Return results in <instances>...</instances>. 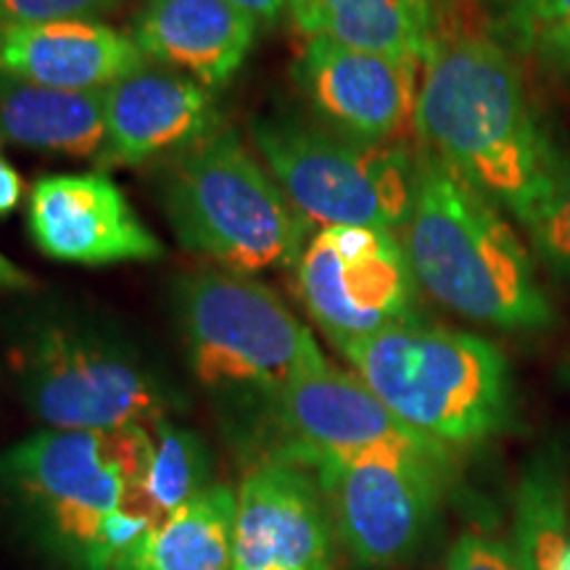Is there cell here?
<instances>
[{"label":"cell","mask_w":570,"mask_h":570,"mask_svg":"<svg viewBox=\"0 0 570 570\" xmlns=\"http://www.w3.org/2000/svg\"><path fill=\"white\" fill-rule=\"evenodd\" d=\"M415 135L518 223L550 194L568 154L541 122L515 56L470 24L460 0L423 61Z\"/></svg>","instance_id":"obj_1"},{"label":"cell","mask_w":570,"mask_h":570,"mask_svg":"<svg viewBox=\"0 0 570 570\" xmlns=\"http://www.w3.org/2000/svg\"><path fill=\"white\" fill-rule=\"evenodd\" d=\"M399 238L417 285L454 315L529 333L558 320L529 248L499 206L425 148L417 151L412 209Z\"/></svg>","instance_id":"obj_2"},{"label":"cell","mask_w":570,"mask_h":570,"mask_svg":"<svg viewBox=\"0 0 570 570\" xmlns=\"http://www.w3.org/2000/svg\"><path fill=\"white\" fill-rule=\"evenodd\" d=\"M338 352L402 423L444 446L487 441L515 415L508 360L473 333L412 323Z\"/></svg>","instance_id":"obj_3"},{"label":"cell","mask_w":570,"mask_h":570,"mask_svg":"<svg viewBox=\"0 0 570 570\" xmlns=\"http://www.w3.org/2000/svg\"><path fill=\"white\" fill-rule=\"evenodd\" d=\"M151 428L46 431L0 454V489L46 547L75 570H109L104 533L142 497Z\"/></svg>","instance_id":"obj_4"},{"label":"cell","mask_w":570,"mask_h":570,"mask_svg":"<svg viewBox=\"0 0 570 570\" xmlns=\"http://www.w3.org/2000/svg\"><path fill=\"white\" fill-rule=\"evenodd\" d=\"M164 212L188 252L246 277L296 267L309 240V223L225 127L175 154L164 175Z\"/></svg>","instance_id":"obj_5"},{"label":"cell","mask_w":570,"mask_h":570,"mask_svg":"<svg viewBox=\"0 0 570 570\" xmlns=\"http://www.w3.org/2000/svg\"><path fill=\"white\" fill-rule=\"evenodd\" d=\"M11 362L27 407L53 431L151 428L175 404L138 352L77 320H35L13 344Z\"/></svg>","instance_id":"obj_6"},{"label":"cell","mask_w":570,"mask_h":570,"mask_svg":"<svg viewBox=\"0 0 570 570\" xmlns=\"http://www.w3.org/2000/svg\"><path fill=\"white\" fill-rule=\"evenodd\" d=\"M177 315L190 367L219 394L267 402L294 377L327 362L283 298L246 275L206 269L185 277Z\"/></svg>","instance_id":"obj_7"},{"label":"cell","mask_w":570,"mask_h":570,"mask_svg":"<svg viewBox=\"0 0 570 570\" xmlns=\"http://www.w3.org/2000/svg\"><path fill=\"white\" fill-rule=\"evenodd\" d=\"M252 140L306 223L394 233L407 223L417 154L404 142L354 140L291 114L254 119Z\"/></svg>","instance_id":"obj_8"},{"label":"cell","mask_w":570,"mask_h":570,"mask_svg":"<svg viewBox=\"0 0 570 570\" xmlns=\"http://www.w3.org/2000/svg\"><path fill=\"white\" fill-rule=\"evenodd\" d=\"M294 269L298 298L336 348L417 323V277L394 230L320 227Z\"/></svg>","instance_id":"obj_9"},{"label":"cell","mask_w":570,"mask_h":570,"mask_svg":"<svg viewBox=\"0 0 570 570\" xmlns=\"http://www.w3.org/2000/svg\"><path fill=\"white\" fill-rule=\"evenodd\" d=\"M449 458L317 460L312 473L331 525L362 568L407 560L436 515Z\"/></svg>","instance_id":"obj_10"},{"label":"cell","mask_w":570,"mask_h":570,"mask_svg":"<svg viewBox=\"0 0 570 570\" xmlns=\"http://www.w3.org/2000/svg\"><path fill=\"white\" fill-rule=\"evenodd\" d=\"M281 444L269 458L309 468L317 460L449 458L446 446L402 423L356 375L331 362L267 399Z\"/></svg>","instance_id":"obj_11"},{"label":"cell","mask_w":570,"mask_h":570,"mask_svg":"<svg viewBox=\"0 0 570 570\" xmlns=\"http://www.w3.org/2000/svg\"><path fill=\"white\" fill-rule=\"evenodd\" d=\"M423 61L306 38L294 82L312 111L346 138L404 142L415 132Z\"/></svg>","instance_id":"obj_12"},{"label":"cell","mask_w":570,"mask_h":570,"mask_svg":"<svg viewBox=\"0 0 570 570\" xmlns=\"http://www.w3.org/2000/svg\"><path fill=\"white\" fill-rule=\"evenodd\" d=\"M235 494L230 570H336L331 515L304 468L267 458Z\"/></svg>","instance_id":"obj_13"},{"label":"cell","mask_w":570,"mask_h":570,"mask_svg":"<svg viewBox=\"0 0 570 570\" xmlns=\"http://www.w3.org/2000/svg\"><path fill=\"white\" fill-rule=\"evenodd\" d=\"M27 225L42 254L75 265L148 262L164 254L161 240L140 223L119 185L98 173L40 177Z\"/></svg>","instance_id":"obj_14"},{"label":"cell","mask_w":570,"mask_h":570,"mask_svg":"<svg viewBox=\"0 0 570 570\" xmlns=\"http://www.w3.org/2000/svg\"><path fill=\"white\" fill-rule=\"evenodd\" d=\"M148 67L135 38L85 19L9 21L0 30V71L59 90H109Z\"/></svg>","instance_id":"obj_15"},{"label":"cell","mask_w":570,"mask_h":570,"mask_svg":"<svg viewBox=\"0 0 570 570\" xmlns=\"http://www.w3.org/2000/svg\"><path fill=\"white\" fill-rule=\"evenodd\" d=\"M217 130L209 90L188 77L142 67L106 90L104 159L140 164L180 154Z\"/></svg>","instance_id":"obj_16"},{"label":"cell","mask_w":570,"mask_h":570,"mask_svg":"<svg viewBox=\"0 0 570 570\" xmlns=\"http://www.w3.org/2000/svg\"><path fill=\"white\" fill-rule=\"evenodd\" d=\"M259 21L227 0H151L135 24L148 59L190 75L204 88H223L246 61Z\"/></svg>","instance_id":"obj_17"},{"label":"cell","mask_w":570,"mask_h":570,"mask_svg":"<svg viewBox=\"0 0 570 570\" xmlns=\"http://www.w3.org/2000/svg\"><path fill=\"white\" fill-rule=\"evenodd\" d=\"M454 0H288L294 27L356 51L425 61Z\"/></svg>","instance_id":"obj_18"},{"label":"cell","mask_w":570,"mask_h":570,"mask_svg":"<svg viewBox=\"0 0 570 570\" xmlns=\"http://www.w3.org/2000/svg\"><path fill=\"white\" fill-rule=\"evenodd\" d=\"M0 140L92 156L106 140V90H59L0 71Z\"/></svg>","instance_id":"obj_19"},{"label":"cell","mask_w":570,"mask_h":570,"mask_svg":"<svg viewBox=\"0 0 570 570\" xmlns=\"http://www.w3.org/2000/svg\"><path fill=\"white\" fill-rule=\"evenodd\" d=\"M238 494L212 483L142 537L114 570H230Z\"/></svg>","instance_id":"obj_20"},{"label":"cell","mask_w":570,"mask_h":570,"mask_svg":"<svg viewBox=\"0 0 570 570\" xmlns=\"http://www.w3.org/2000/svg\"><path fill=\"white\" fill-rule=\"evenodd\" d=\"M520 570H562L568 550V483L558 452L533 454L515 499Z\"/></svg>","instance_id":"obj_21"},{"label":"cell","mask_w":570,"mask_h":570,"mask_svg":"<svg viewBox=\"0 0 570 570\" xmlns=\"http://www.w3.org/2000/svg\"><path fill=\"white\" fill-rule=\"evenodd\" d=\"M206 487L212 483L204 441L169 417L151 425V454L142 479V497L154 515L159 520L173 515Z\"/></svg>","instance_id":"obj_22"},{"label":"cell","mask_w":570,"mask_h":570,"mask_svg":"<svg viewBox=\"0 0 570 570\" xmlns=\"http://www.w3.org/2000/svg\"><path fill=\"white\" fill-rule=\"evenodd\" d=\"M520 225L529 230L531 244L547 267L570 281V154H566L550 194Z\"/></svg>","instance_id":"obj_23"},{"label":"cell","mask_w":570,"mask_h":570,"mask_svg":"<svg viewBox=\"0 0 570 570\" xmlns=\"http://www.w3.org/2000/svg\"><path fill=\"white\" fill-rule=\"evenodd\" d=\"M523 53L531 56L537 69L552 82L570 90V21L547 24L510 38Z\"/></svg>","instance_id":"obj_24"},{"label":"cell","mask_w":570,"mask_h":570,"mask_svg":"<svg viewBox=\"0 0 570 570\" xmlns=\"http://www.w3.org/2000/svg\"><path fill=\"white\" fill-rule=\"evenodd\" d=\"M446 570H520L515 547L481 531H468L454 541Z\"/></svg>","instance_id":"obj_25"},{"label":"cell","mask_w":570,"mask_h":570,"mask_svg":"<svg viewBox=\"0 0 570 570\" xmlns=\"http://www.w3.org/2000/svg\"><path fill=\"white\" fill-rule=\"evenodd\" d=\"M491 3L497 13V32L502 38L570 21V0H491Z\"/></svg>","instance_id":"obj_26"},{"label":"cell","mask_w":570,"mask_h":570,"mask_svg":"<svg viewBox=\"0 0 570 570\" xmlns=\"http://www.w3.org/2000/svg\"><path fill=\"white\" fill-rule=\"evenodd\" d=\"M101 0H0V17L9 21L77 19Z\"/></svg>","instance_id":"obj_27"},{"label":"cell","mask_w":570,"mask_h":570,"mask_svg":"<svg viewBox=\"0 0 570 570\" xmlns=\"http://www.w3.org/2000/svg\"><path fill=\"white\" fill-rule=\"evenodd\" d=\"M21 190H24V183H21L19 173L0 154V214H11L17 209L21 202Z\"/></svg>","instance_id":"obj_28"},{"label":"cell","mask_w":570,"mask_h":570,"mask_svg":"<svg viewBox=\"0 0 570 570\" xmlns=\"http://www.w3.org/2000/svg\"><path fill=\"white\" fill-rule=\"evenodd\" d=\"M227 3H233L235 9L244 11L246 17L259 21V24H273L288 9V0H227Z\"/></svg>","instance_id":"obj_29"},{"label":"cell","mask_w":570,"mask_h":570,"mask_svg":"<svg viewBox=\"0 0 570 570\" xmlns=\"http://www.w3.org/2000/svg\"><path fill=\"white\" fill-rule=\"evenodd\" d=\"M32 285H35V281L24 273V269L17 267L11 259H6V256L0 254V288L3 291H30Z\"/></svg>","instance_id":"obj_30"},{"label":"cell","mask_w":570,"mask_h":570,"mask_svg":"<svg viewBox=\"0 0 570 570\" xmlns=\"http://www.w3.org/2000/svg\"><path fill=\"white\" fill-rule=\"evenodd\" d=\"M560 377H562V381H566L568 386H570V354L566 356V362H562V367H560Z\"/></svg>","instance_id":"obj_31"},{"label":"cell","mask_w":570,"mask_h":570,"mask_svg":"<svg viewBox=\"0 0 570 570\" xmlns=\"http://www.w3.org/2000/svg\"><path fill=\"white\" fill-rule=\"evenodd\" d=\"M562 570H570V547L566 550V560H562Z\"/></svg>","instance_id":"obj_32"}]
</instances>
